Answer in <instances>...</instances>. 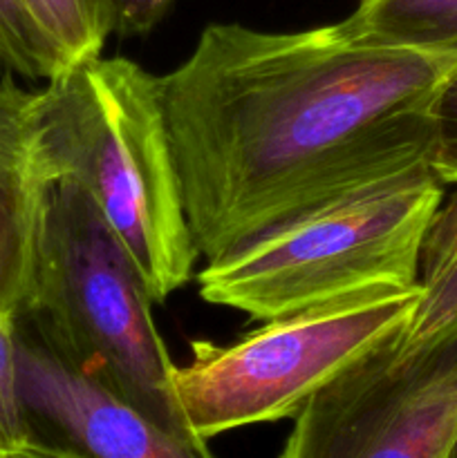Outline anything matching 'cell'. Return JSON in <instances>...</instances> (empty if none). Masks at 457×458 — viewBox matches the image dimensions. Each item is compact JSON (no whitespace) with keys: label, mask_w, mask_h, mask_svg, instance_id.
Masks as SVG:
<instances>
[{"label":"cell","mask_w":457,"mask_h":458,"mask_svg":"<svg viewBox=\"0 0 457 458\" xmlns=\"http://www.w3.org/2000/svg\"><path fill=\"white\" fill-rule=\"evenodd\" d=\"M457 52L366 43L345 27L211 22L161 79L200 258L433 170L430 103Z\"/></svg>","instance_id":"6da1fadb"},{"label":"cell","mask_w":457,"mask_h":458,"mask_svg":"<svg viewBox=\"0 0 457 458\" xmlns=\"http://www.w3.org/2000/svg\"><path fill=\"white\" fill-rule=\"evenodd\" d=\"M34 128L49 179L85 192L155 302L191 282L200 255L160 76L125 56L85 58L34 89Z\"/></svg>","instance_id":"7a4b0ae2"},{"label":"cell","mask_w":457,"mask_h":458,"mask_svg":"<svg viewBox=\"0 0 457 458\" xmlns=\"http://www.w3.org/2000/svg\"><path fill=\"white\" fill-rule=\"evenodd\" d=\"M137 264L76 183L54 182L27 327L58 360L164 428L209 447L184 419L175 362Z\"/></svg>","instance_id":"3957f363"},{"label":"cell","mask_w":457,"mask_h":458,"mask_svg":"<svg viewBox=\"0 0 457 458\" xmlns=\"http://www.w3.org/2000/svg\"><path fill=\"white\" fill-rule=\"evenodd\" d=\"M444 192L424 170L272 228L206 262L202 300L267 322L367 291L415 289L421 237Z\"/></svg>","instance_id":"277c9868"},{"label":"cell","mask_w":457,"mask_h":458,"mask_svg":"<svg viewBox=\"0 0 457 458\" xmlns=\"http://www.w3.org/2000/svg\"><path fill=\"white\" fill-rule=\"evenodd\" d=\"M419 289L367 291L267 320L233 344L195 340L175 365L184 419L209 443L220 434L294 419L300 407L370 349L406 329Z\"/></svg>","instance_id":"5b68a950"},{"label":"cell","mask_w":457,"mask_h":458,"mask_svg":"<svg viewBox=\"0 0 457 458\" xmlns=\"http://www.w3.org/2000/svg\"><path fill=\"white\" fill-rule=\"evenodd\" d=\"M403 334L318 389L278 458H446L457 432V322L421 344Z\"/></svg>","instance_id":"8992f818"},{"label":"cell","mask_w":457,"mask_h":458,"mask_svg":"<svg viewBox=\"0 0 457 458\" xmlns=\"http://www.w3.org/2000/svg\"><path fill=\"white\" fill-rule=\"evenodd\" d=\"M18 394L31 438L76 458H215L76 374L27 327L16 334Z\"/></svg>","instance_id":"52a82bcc"},{"label":"cell","mask_w":457,"mask_h":458,"mask_svg":"<svg viewBox=\"0 0 457 458\" xmlns=\"http://www.w3.org/2000/svg\"><path fill=\"white\" fill-rule=\"evenodd\" d=\"M49 179L34 128V89L0 81V316L21 322L36 293Z\"/></svg>","instance_id":"ba28073f"},{"label":"cell","mask_w":457,"mask_h":458,"mask_svg":"<svg viewBox=\"0 0 457 458\" xmlns=\"http://www.w3.org/2000/svg\"><path fill=\"white\" fill-rule=\"evenodd\" d=\"M415 311L406 343L421 344L457 322V183L444 192L426 224L417 258Z\"/></svg>","instance_id":"9c48e42d"},{"label":"cell","mask_w":457,"mask_h":458,"mask_svg":"<svg viewBox=\"0 0 457 458\" xmlns=\"http://www.w3.org/2000/svg\"><path fill=\"white\" fill-rule=\"evenodd\" d=\"M343 22L366 43L457 52V0H358Z\"/></svg>","instance_id":"30bf717a"},{"label":"cell","mask_w":457,"mask_h":458,"mask_svg":"<svg viewBox=\"0 0 457 458\" xmlns=\"http://www.w3.org/2000/svg\"><path fill=\"white\" fill-rule=\"evenodd\" d=\"M61 72L103 54L112 22L101 0H21Z\"/></svg>","instance_id":"8fae6325"},{"label":"cell","mask_w":457,"mask_h":458,"mask_svg":"<svg viewBox=\"0 0 457 458\" xmlns=\"http://www.w3.org/2000/svg\"><path fill=\"white\" fill-rule=\"evenodd\" d=\"M0 67L27 81H49L61 72L21 0H0Z\"/></svg>","instance_id":"7c38bea8"},{"label":"cell","mask_w":457,"mask_h":458,"mask_svg":"<svg viewBox=\"0 0 457 458\" xmlns=\"http://www.w3.org/2000/svg\"><path fill=\"white\" fill-rule=\"evenodd\" d=\"M16 334L18 322L0 316V447H18L34 441L18 394Z\"/></svg>","instance_id":"4fadbf2b"},{"label":"cell","mask_w":457,"mask_h":458,"mask_svg":"<svg viewBox=\"0 0 457 458\" xmlns=\"http://www.w3.org/2000/svg\"><path fill=\"white\" fill-rule=\"evenodd\" d=\"M433 155L430 165L444 186L457 183V74L442 85L430 103Z\"/></svg>","instance_id":"5bb4252c"},{"label":"cell","mask_w":457,"mask_h":458,"mask_svg":"<svg viewBox=\"0 0 457 458\" xmlns=\"http://www.w3.org/2000/svg\"><path fill=\"white\" fill-rule=\"evenodd\" d=\"M112 22V34L124 38L146 36L168 13L175 0H101Z\"/></svg>","instance_id":"9a60e30c"},{"label":"cell","mask_w":457,"mask_h":458,"mask_svg":"<svg viewBox=\"0 0 457 458\" xmlns=\"http://www.w3.org/2000/svg\"><path fill=\"white\" fill-rule=\"evenodd\" d=\"M0 458H76L74 454L43 445L39 441H30L18 447H0Z\"/></svg>","instance_id":"2e32d148"},{"label":"cell","mask_w":457,"mask_h":458,"mask_svg":"<svg viewBox=\"0 0 457 458\" xmlns=\"http://www.w3.org/2000/svg\"><path fill=\"white\" fill-rule=\"evenodd\" d=\"M446 458H457V432H455V437H453L451 447H448V454H446Z\"/></svg>","instance_id":"e0dca14e"}]
</instances>
